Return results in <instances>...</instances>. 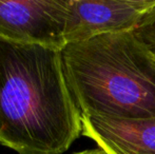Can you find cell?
Masks as SVG:
<instances>
[{
	"mask_svg": "<svg viewBox=\"0 0 155 154\" xmlns=\"http://www.w3.org/2000/svg\"><path fill=\"white\" fill-rule=\"evenodd\" d=\"M81 135L61 50L0 38V144L18 154H63Z\"/></svg>",
	"mask_w": 155,
	"mask_h": 154,
	"instance_id": "cell-1",
	"label": "cell"
},
{
	"mask_svg": "<svg viewBox=\"0 0 155 154\" xmlns=\"http://www.w3.org/2000/svg\"><path fill=\"white\" fill-rule=\"evenodd\" d=\"M62 59L82 116L155 117V53L135 32L68 44Z\"/></svg>",
	"mask_w": 155,
	"mask_h": 154,
	"instance_id": "cell-2",
	"label": "cell"
},
{
	"mask_svg": "<svg viewBox=\"0 0 155 154\" xmlns=\"http://www.w3.org/2000/svg\"><path fill=\"white\" fill-rule=\"evenodd\" d=\"M68 0H0V38L64 49Z\"/></svg>",
	"mask_w": 155,
	"mask_h": 154,
	"instance_id": "cell-3",
	"label": "cell"
},
{
	"mask_svg": "<svg viewBox=\"0 0 155 154\" xmlns=\"http://www.w3.org/2000/svg\"><path fill=\"white\" fill-rule=\"evenodd\" d=\"M154 5L155 0H68L65 44L134 32Z\"/></svg>",
	"mask_w": 155,
	"mask_h": 154,
	"instance_id": "cell-4",
	"label": "cell"
},
{
	"mask_svg": "<svg viewBox=\"0 0 155 154\" xmlns=\"http://www.w3.org/2000/svg\"><path fill=\"white\" fill-rule=\"evenodd\" d=\"M82 135L107 154H155V117L82 116Z\"/></svg>",
	"mask_w": 155,
	"mask_h": 154,
	"instance_id": "cell-5",
	"label": "cell"
},
{
	"mask_svg": "<svg viewBox=\"0 0 155 154\" xmlns=\"http://www.w3.org/2000/svg\"><path fill=\"white\" fill-rule=\"evenodd\" d=\"M134 32L155 53V5L147 13Z\"/></svg>",
	"mask_w": 155,
	"mask_h": 154,
	"instance_id": "cell-6",
	"label": "cell"
},
{
	"mask_svg": "<svg viewBox=\"0 0 155 154\" xmlns=\"http://www.w3.org/2000/svg\"><path fill=\"white\" fill-rule=\"evenodd\" d=\"M72 154H107V153H104L99 148H96V149H88V150H84V151H80V152H76Z\"/></svg>",
	"mask_w": 155,
	"mask_h": 154,
	"instance_id": "cell-7",
	"label": "cell"
}]
</instances>
